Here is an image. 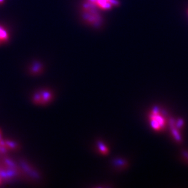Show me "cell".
<instances>
[{"label":"cell","instance_id":"cell-1","mask_svg":"<svg viewBox=\"0 0 188 188\" xmlns=\"http://www.w3.org/2000/svg\"><path fill=\"white\" fill-rule=\"evenodd\" d=\"M97 8L94 0H86L83 6V19L87 23L95 26L100 25L102 23L101 16L97 12Z\"/></svg>","mask_w":188,"mask_h":188},{"label":"cell","instance_id":"cell-2","mask_svg":"<svg viewBox=\"0 0 188 188\" xmlns=\"http://www.w3.org/2000/svg\"><path fill=\"white\" fill-rule=\"evenodd\" d=\"M150 121L152 126L153 129L157 130L161 129L165 124L164 118L157 110L153 111L152 113L150 116Z\"/></svg>","mask_w":188,"mask_h":188},{"label":"cell","instance_id":"cell-3","mask_svg":"<svg viewBox=\"0 0 188 188\" xmlns=\"http://www.w3.org/2000/svg\"><path fill=\"white\" fill-rule=\"evenodd\" d=\"M97 8L102 10H109L119 4L117 0H94Z\"/></svg>","mask_w":188,"mask_h":188},{"label":"cell","instance_id":"cell-4","mask_svg":"<svg viewBox=\"0 0 188 188\" xmlns=\"http://www.w3.org/2000/svg\"><path fill=\"white\" fill-rule=\"evenodd\" d=\"M51 94L50 93H49L48 91H43L39 93L36 94L35 96H34V100L39 102H41V100L43 99V103H45V102H47L48 101H49V100H51Z\"/></svg>","mask_w":188,"mask_h":188},{"label":"cell","instance_id":"cell-5","mask_svg":"<svg viewBox=\"0 0 188 188\" xmlns=\"http://www.w3.org/2000/svg\"><path fill=\"white\" fill-rule=\"evenodd\" d=\"M9 36L7 31L3 26H0V42L1 43L7 42L9 39Z\"/></svg>","mask_w":188,"mask_h":188},{"label":"cell","instance_id":"cell-6","mask_svg":"<svg viewBox=\"0 0 188 188\" xmlns=\"http://www.w3.org/2000/svg\"><path fill=\"white\" fill-rule=\"evenodd\" d=\"M34 66L35 67H33L32 69V71H33L34 72H38L40 70L41 67H40V65H39V64H36L35 65H34Z\"/></svg>","mask_w":188,"mask_h":188},{"label":"cell","instance_id":"cell-7","mask_svg":"<svg viewBox=\"0 0 188 188\" xmlns=\"http://www.w3.org/2000/svg\"><path fill=\"white\" fill-rule=\"evenodd\" d=\"M4 1V0H0V4L3 3Z\"/></svg>","mask_w":188,"mask_h":188}]
</instances>
